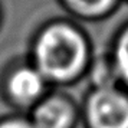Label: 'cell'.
<instances>
[{
    "mask_svg": "<svg viewBox=\"0 0 128 128\" xmlns=\"http://www.w3.org/2000/svg\"><path fill=\"white\" fill-rule=\"evenodd\" d=\"M36 69L46 81L68 82L84 68L86 52L79 33L66 26L46 29L36 45Z\"/></svg>",
    "mask_w": 128,
    "mask_h": 128,
    "instance_id": "cell-1",
    "label": "cell"
},
{
    "mask_svg": "<svg viewBox=\"0 0 128 128\" xmlns=\"http://www.w3.org/2000/svg\"><path fill=\"white\" fill-rule=\"evenodd\" d=\"M85 128H128V94L120 88L96 86L81 110Z\"/></svg>",
    "mask_w": 128,
    "mask_h": 128,
    "instance_id": "cell-2",
    "label": "cell"
},
{
    "mask_svg": "<svg viewBox=\"0 0 128 128\" xmlns=\"http://www.w3.org/2000/svg\"><path fill=\"white\" fill-rule=\"evenodd\" d=\"M70 6L85 13V14H99L112 4L114 0H66Z\"/></svg>",
    "mask_w": 128,
    "mask_h": 128,
    "instance_id": "cell-6",
    "label": "cell"
},
{
    "mask_svg": "<svg viewBox=\"0 0 128 128\" xmlns=\"http://www.w3.org/2000/svg\"><path fill=\"white\" fill-rule=\"evenodd\" d=\"M36 128H76L81 122V111L69 98L46 95L28 114Z\"/></svg>",
    "mask_w": 128,
    "mask_h": 128,
    "instance_id": "cell-4",
    "label": "cell"
},
{
    "mask_svg": "<svg viewBox=\"0 0 128 128\" xmlns=\"http://www.w3.org/2000/svg\"><path fill=\"white\" fill-rule=\"evenodd\" d=\"M0 128H36L28 115H7L0 118Z\"/></svg>",
    "mask_w": 128,
    "mask_h": 128,
    "instance_id": "cell-7",
    "label": "cell"
},
{
    "mask_svg": "<svg viewBox=\"0 0 128 128\" xmlns=\"http://www.w3.org/2000/svg\"><path fill=\"white\" fill-rule=\"evenodd\" d=\"M115 65L118 75L128 85V30L121 36L115 53Z\"/></svg>",
    "mask_w": 128,
    "mask_h": 128,
    "instance_id": "cell-5",
    "label": "cell"
},
{
    "mask_svg": "<svg viewBox=\"0 0 128 128\" xmlns=\"http://www.w3.org/2000/svg\"><path fill=\"white\" fill-rule=\"evenodd\" d=\"M46 79L36 68H20L9 75L4 85L7 101L18 110L29 111L46 96Z\"/></svg>",
    "mask_w": 128,
    "mask_h": 128,
    "instance_id": "cell-3",
    "label": "cell"
}]
</instances>
